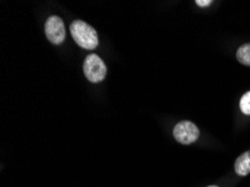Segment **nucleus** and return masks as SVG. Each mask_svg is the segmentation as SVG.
Listing matches in <instances>:
<instances>
[{
	"instance_id": "0eeeda50",
	"label": "nucleus",
	"mask_w": 250,
	"mask_h": 187,
	"mask_svg": "<svg viewBox=\"0 0 250 187\" xmlns=\"http://www.w3.org/2000/svg\"><path fill=\"white\" fill-rule=\"evenodd\" d=\"M240 110L247 116H250V91L242 95L240 100Z\"/></svg>"
},
{
	"instance_id": "f257e3e1",
	"label": "nucleus",
	"mask_w": 250,
	"mask_h": 187,
	"mask_svg": "<svg viewBox=\"0 0 250 187\" xmlns=\"http://www.w3.org/2000/svg\"><path fill=\"white\" fill-rule=\"evenodd\" d=\"M70 33L79 46L85 49H94L98 44L97 30L83 21H74L70 26Z\"/></svg>"
},
{
	"instance_id": "1a4fd4ad",
	"label": "nucleus",
	"mask_w": 250,
	"mask_h": 187,
	"mask_svg": "<svg viewBox=\"0 0 250 187\" xmlns=\"http://www.w3.org/2000/svg\"><path fill=\"white\" fill-rule=\"evenodd\" d=\"M208 187H219V186H215V185H211V186H208Z\"/></svg>"
},
{
	"instance_id": "7ed1b4c3",
	"label": "nucleus",
	"mask_w": 250,
	"mask_h": 187,
	"mask_svg": "<svg viewBox=\"0 0 250 187\" xmlns=\"http://www.w3.org/2000/svg\"><path fill=\"white\" fill-rule=\"evenodd\" d=\"M173 136L176 141L183 145H191L198 140L200 130L191 121H181L173 129Z\"/></svg>"
},
{
	"instance_id": "f03ea898",
	"label": "nucleus",
	"mask_w": 250,
	"mask_h": 187,
	"mask_svg": "<svg viewBox=\"0 0 250 187\" xmlns=\"http://www.w3.org/2000/svg\"><path fill=\"white\" fill-rule=\"evenodd\" d=\"M83 72L88 81L99 83L104 81L107 75V66L97 54H90L86 56L83 63Z\"/></svg>"
},
{
	"instance_id": "39448f33",
	"label": "nucleus",
	"mask_w": 250,
	"mask_h": 187,
	"mask_svg": "<svg viewBox=\"0 0 250 187\" xmlns=\"http://www.w3.org/2000/svg\"><path fill=\"white\" fill-rule=\"evenodd\" d=\"M234 170L239 176H247L250 173V150L241 154L234 163Z\"/></svg>"
},
{
	"instance_id": "20e7f679",
	"label": "nucleus",
	"mask_w": 250,
	"mask_h": 187,
	"mask_svg": "<svg viewBox=\"0 0 250 187\" xmlns=\"http://www.w3.org/2000/svg\"><path fill=\"white\" fill-rule=\"evenodd\" d=\"M45 34L54 45H60L65 40V26L59 16H51L45 22Z\"/></svg>"
},
{
	"instance_id": "6e6552de",
	"label": "nucleus",
	"mask_w": 250,
	"mask_h": 187,
	"mask_svg": "<svg viewBox=\"0 0 250 187\" xmlns=\"http://www.w3.org/2000/svg\"><path fill=\"white\" fill-rule=\"evenodd\" d=\"M195 3L200 7H207V6H210L212 1L211 0H196Z\"/></svg>"
},
{
	"instance_id": "423d86ee",
	"label": "nucleus",
	"mask_w": 250,
	"mask_h": 187,
	"mask_svg": "<svg viewBox=\"0 0 250 187\" xmlns=\"http://www.w3.org/2000/svg\"><path fill=\"white\" fill-rule=\"evenodd\" d=\"M237 60L246 66H250V43L244 44L238 48Z\"/></svg>"
}]
</instances>
